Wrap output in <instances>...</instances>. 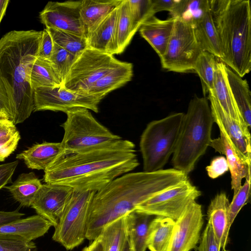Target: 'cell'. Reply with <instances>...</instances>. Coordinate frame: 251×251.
Returning a JSON list of instances; mask_svg holds the SVG:
<instances>
[{
  "label": "cell",
  "instance_id": "cell-39",
  "mask_svg": "<svg viewBox=\"0 0 251 251\" xmlns=\"http://www.w3.org/2000/svg\"><path fill=\"white\" fill-rule=\"evenodd\" d=\"M133 31L139 30L142 24L154 15L152 0H127Z\"/></svg>",
  "mask_w": 251,
  "mask_h": 251
},
{
  "label": "cell",
  "instance_id": "cell-16",
  "mask_svg": "<svg viewBox=\"0 0 251 251\" xmlns=\"http://www.w3.org/2000/svg\"><path fill=\"white\" fill-rule=\"evenodd\" d=\"M68 186L45 183L37 193L31 207L55 227L73 193Z\"/></svg>",
  "mask_w": 251,
  "mask_h": 251
},
{
  "label": "cell",
  "instance_id": "cell-47",
  "mask_svg": "<svg viewBox=\"0 0 251 251\" xmlns=\"http://www.w3.org/2000/svg\"><path fill=\"white\" fill-rule=\"evenodd\" d=\"M176 0H152V9L154 14L162 11L170 12L174 8Z\"/></svg>",
  "mask_w": 251,
  "mask_h": 251
},
{
  "label": "cell",
  "instance_id": "cell-29",
  "mask_svg": "<svg viewBox=\"0 0 251 251\" xmlns=\"http://www.w3.org/2000/svg\"><path fill=\"white\" fill-rule=\"evenodd\" d=\"M42 184L33 172L20 175L13 183L4 188L22 206L30 207Z\"/></svg>",
  "mask_w": 251,
  "mask_h": 251
},
{
  "label": "cell",
  "instance_id": "cell-14",
  "mask_svg": "<svg viewBox=\"0 0 251 251\" xmlns=\"http://www.w3.org/2000/svg\"><path fill=\"white\" fill-rule=\"evenodd\" d=\"M207 98L214 122L218 126L237 154L251 165V148L250 128L227 114L210 93Z\"/></svg>",
  "mask_w": 251,
  "mask_h": 251
},
{
  "label": "cell",
  "instance_id": "cell-21",
  "mask_svg": "<svg viewBox=\"0 0 251 251\" xmlns=\"http://www.w3.org/2000/svg\"><path fill=\"white\" fill-rule=\"evenodd\" d=\"M226 68V65L223 62L217 61L213 89L209 93L215 98L227 114L240 123L247 126L233 99L229 86Z\"/></svg>",
  "mask_w": 251,
  "mask_h": 251
},
{
  "label": "cell",
  "instance_id": "cell-11",
  "mask_svg": "<svg viewBox=\"0 0 251 251\" xmlns=\"http://www.w3.org/2000/svg\"><path fill=\"white\" fill-rule=\"evenodd\" d=\"M201 195V192L188 178L151 197L139 205L136 210L154 216L176 221L187 207Z\"/></svg>",
  "mask_w": 251,
  "mask_h": 251
},
{
  "label": "cell",
  "instance_id": "cell-46",
  "mask_svg": "<svg viewBox=\"0 0 251 251\" xmlns=\"http://www.w3.org/2000/svg\"><path fill=\"white\" fill-rule=\"evenodd\" d=\"M18 163V160H16L0 165V189L11 182L12 177Z\"/></svg>",
  "mask_w": 251,
  "mask_h": 251
},
{
  "label": "cell",
  "instance_id": "cell-4",
  "mask_svg": "<svg viewBox=\"0 0 251 251\" xmlns=\"http://www.w3.org/2000/svg\"><path fill=\"white\" fill-rule=\"evenodd\" d=\"M220 43V60L241 77L251 70V7L249 0H211Z\"/></svg>",
  "mask_w": 251,
  "mask_h": 251
},
{
  "label": "cell",
  "instance_id": "cell-25",
  "mask_svg": "<svg viewBox=\"0 0 251 251\" xmlns=\"http://www.w3.org/2000/svg\"><path fill=\"white\" fill-rule=\"evenodd\" d=\"M133 73L132 64L122 62L118 66L94 82L86 94L103 99L110 92L130 81Z\"/></svg>",
  "mask_w": 251,
  "mask_h": 251
},
{
  "label": "cell",
  "instance_id": "cell-51",
  "mask_svg": "<svg viewBox=\"0 0 251 251\" xmlns=\"http://www.w3.org/2000/svg\"><path fill=\"white\" fill-rule=\"evenodd\" d=\"M122 251H132L130 248L128 238L125 241Z\"/></svg>",
  "mask_w": 251,
  "mask_h": 251
},
{
  "label": "cell",
  "instance_id": "cell-32",
  "mask_svg": "<svg viewBox=\"0 0 251 251\" xmlns=\"http://www.w3.org/2000/svg\"><path fill=\"white\" fill-rule=\"evenodd\" d=\"M175 224L170 218L155 216L150 225L147 248L150 251H167Z\"/></svg>",
  "mask_w": 251,
  "mask_h": 251
},
{
  "label": "cell",
  "instance_id": "cell-9",
  "mask_svg": "<svg viewBox=\"0 0 251 251\" xmlns=\"http://www.w3.org/2000/svg\"><path fill=\"white\" fill-rule=\"evenodd\" d=\"M122 61L113 55L87 48L72 64L63 87L80 94H86L91 85Z\"/></svg>",
  "mask_w": 251,
  "mask_h": 251
},
{
  "label": "cell",
  "instance_id": "cell-34",
  "mask_svg": "<svg viewBox=\"0 0 251 251\" xmlns=\"http://www.w3.org/2000/svg\"><path fill=\"white\" fill-rule=\"evenodd\" d=\"M99 236L101 240L103 251H122L127 238L125 216L106 225Z\"/></svg>",
  "mask_w": 251,
  "mask_h": 251
},
{
  "label": "cell",
  "instance_id": "cell-13",
  "mask_svg": "<svg viewBox=\"0 0 251 251\" xmlns=\"http://www.w3.org/2000/svg\"><path fill=\"white\" fill-rule=\"evenodd\" d=\"M81 2L82 0L49 1L39 14L40 21L47 28L86 38L80 14Z\"/></svg>",
  "mask_w": 251,
  "mask_h": 251
},
{
  "label": "cell",
  "instance_id": "cell-37",
  "mask_svg": "<svg viewBox=\"0 0 251 251\" xmlns=\"http://www.w3.org/2000/svg\"><path fill=\"white\" fill-rule=\"evenodd\" d=\"M47 28L55 44L75 56L88 48L85 37L58 29Z\"/></svg>",
  "mask_w": 251,
  "mask_h": 251
},
{
  "label": "cell",
  "instance_id": "cell-1",
  "mask_svg": "<svg viewBox=\"0 0 251 251\" xmlns=\"http://www.w3.org/2000/svg\"><path fill=\"white\" fill-rule=\"evenodd\" d=\"M135 145L121 139L106 147L61 155L45 171V183L97 192L139 165Z\"/></svg>",
  "mask_w": 251,
  "mask_h": 251
},
{
  "label": "cell",
  "instance_id": "cell-42",
  "mask_svg": "<svg viewBox=\"0 0 251 251\" xmlns=\"http://www.w3.org/2000/svg\"><path fill=\"white\" fill-rule=\"evenodd\" d=\"M198 251H220L211 226L208 222L201 235Z\"/></svg>",
  "mask_w": 251,
  "mask_h": 251
},
{
  "label": "cell",
  "instance_id": "cell-2",
  "mask_svg": "<svg viewBox=\"0 0 251 251\" xmlns=\"http://www.w3.org/2000/svg\"><path fill=\"white\" fill-rule=\"evenodd\" d=\"M187 178L182 172L170 168L150 173H128L114 179L94 195L86 239L93 241L108 224Z\"/></svg>",
  "mask_w": 251,
  "mask_h": 251
},
{
  "label": "cell",
  "instance_id": "cell-17",
  "mask_svg": "<svg viewBox=\"0 0 251 251\" xmlns=\"http://www.w3.org/2000/svg\"><path fill=\"white\" fill-rule=\"evenodd\" d=\"M229 201L226 193L217 194L211 201L207 211L210 224L220 250L225 249L228 243L230 228L229 222Z\"/></svg>",
  "mask_w": 251,
  "mask_h": 251
},
{
  "label": "cell",
  "instance_id": "cell-50",
  "mask_svg": "<svg viewBox=\"0 0 251 251\" xmlns=\"http://www.w3.org/2000/svg\"><path fill=\"white\" fill-rule=\"evenodd\" d=\"M9 1V0H0V24L5 14Z\"/></svg>",
  "mask_w": 251,
  "mask_h": 251
},
{
  "label": "cell",
  "instance_id": "cell-8",
  "mask_svg": "<svg viewBox=\"0 0 251 251\" xmlns=\"http://www.w3.org/2000/svg\"><path fill=\"white\" fill-rule=\"evenodd\" d=\"M96 192L74 190L58 225L53 240L72 250L86 239L90 210Z\"/></svg>",
  "mask_w": 251,
  "mask_h": 251
},
{
  "label": "cell",
  "instance_id": "cell-44",
  "mask_svg": "<svg viewBox=\"0 0 251 251\" xmlns=\"http://www.w3.org/2000/svg\"><path fill=\"white\" fill-rule=\"evenodd\" d=\"M54 42L48 29L42 31L37 57L49 60L53 49Z\"/></svg>",
  "mask_w": 251,
  "mask_h": 251
},
{
  "label": "cell",
  "instance_id": "cell-38",
  "mask_svg": "<svg viewBox=\"0 0 251 251\" xmlns=\"http://www.w3.org/2000/svg\"><path fill=\"white\" fill-rule=\"evenodd\" d=\"M76 56L54 43L53 51L49 60L59 76L62 85Z\"/></svg>",
  "mask_w": 251,
  "mask_h": 251
},
{
  "label": "cell",
  "instance_id": "cell-20",
  "mask_svg": "<svg viewBox=\"0 0 251 251\" xmlns=\"http://www.w3.org/2000/svg\"><path fill=\"white\" fill-rule=\"evenodd\" d=\"M51 226L49 221L37 214L0 226V234L30 242L43 236Z\"/></svg>",
  "mask_w": 251,
  "mask_h": 251
},
{
  "label": "cell",
  "instance_id": "cell-28",
  "mask_svg": "<svg viewBox=\"0 0 251 251\" xmlns=\"http://www.w3.org/2000/svg\"><path fill=\"white\" fill-rule=\"evenodd\" d=\"M28 78L33 90L39 88L63 86L49 60L38 57H36L28 67Z\"/></svg>",
  "mask_w": 251,
  "mask_h": 251
},
{
  "label": "cell",
  "instance_id": "cell-48",
  "mask_svg": "<svg viewBox=\"0 0 251 251\" xmlns=\"http://www.w3.org/2000/svg\"><path fill=\"white\" fill-rule=\"evenodd\" d=\"M24 215L18 210L12 211H0V226L18 220Z\"/></svg>",
  "mask_w": 251,
  "mask_h": 251
},
{
  "label": "cell",
  "instance_id": "cell-52",
  "mask_svg": "<svg viewBox=\"0 0 251 251\" xmlns=\"http://www.w3.org/2000/svg\"><path fill=\"white\" fill-rule=\"evenodd\" d=\"M223 251H229V250H226V249H223Z\"/></svg>",
  "mask_w": 251,
  "mask_h": 251
},
{
  "label": "cell",
  "instance_id": "cell-27",
  "mask_svg": "<svg viewBox=\"0 0 251 251\" xmlns=\"http://www.w3.org/2000/svg\"><path fill=\"white\" fill-rule=\"evenodd\" d=\"M227 78L233 99L247 126H251V93L246 79L226 66Z\"/></svg>",
  "mask_w": 251,
  "mask_h": 251
},
{
  "label": "cell",
  "instance_id": "cell-23",
  "mask_svg": "<svg viewBox=\"0 0 251 251\" xmlns=\"http://www.w3.org/2000/svg\"><path fill=\"white\" fill-rule=\"evenodd\" d=\"M155 216L136 209L125 216L126 232L132 251H146L151 224Z\"/></svg>",
  "mask_w": 251,
  "mask_h": 251
},
{
  "label": "cell",
  "instance_id": "cell-26",
  "mask_svg": "<svg viewBox=\"0 0 251 251\" xmlns=\"http://www.w3.org/2000/svg\"><path fill=\"white\" fill-rule=\"evenodd\" d=\"M121 1L122 0H82L80 14L86 38Z\"/></svg>",
  "mask_w": 251,
  "mask_h": 251
},
{
  "label": "cell",
  "instance_id": "cell-41",
  "mask_svg": "<svg viewBox=\"0 0 251 251\" xmlns=\"http://www.w3.org/2000/svg\"><path fill=\"white\" fill-rule=\"evenodd\" d=\"M0 251H37V248L33 241L0 234Z\"/></svg>",
  "mask_w": 251,
  "mask_h": 251
},
{
  "label": "cell",
  "instance_id": "cell-30",
  "mask_svg": "<svg viewBox=\"0 0 251 251\" xmlns=\"http://www.w3.org/2000/svg\"><path fill=\"white\" fill-rule=\"evenodd\" d=\"M196 39L202 51L208 52L220 59V43L211 8L194 27Z\"/></svg>",
  "mask_w": 251,
  "mask_h": 251
},
{
  "label": "cell",
  "instance_id": "cell-24",
  "mask_svg": "<svg viewBox=\"0 0 251 251\" xmlns=\"http://www.w3.org/2000/svg\"><path fill=\"white\" fill-rule=\"evenodd\" d=\"M117 11L118 7L88 34V48L112 55L116 54L114 32Z\"/></svg>",
  "mask_w": 251,
  "mask_h": 251
},
{
  "label": "cell",
  "instance_id": "cell-7",
  "mask_svg": "<svg viewBox=\"0 0 251 251\" xmlns=\"http://www.w3.org/2000/svg\"><path fill=\"white\" fill-rule=\"evenodd\" d=\"M184 115L175 113L147 125L139 143L143 172L157 171L166 164L175 150Z\"/></svg>",
  "mask_w": 251,
  "mask_h": 251
},
{
  "label": "cell",
  "instance_id": "cell-15",
  "mask_svg": "<svg viewBox=\"0 0 251 251\" xmlns=\"http://www.w3.org/2000/svg\"><path fill=\"white\" fill-rule=\"evenodd\" d=\"M203 224L201 205L194 201L175 221L167 251H191L200 241Z\"/></svg>",
  "mask_w": 251,
  "mask_h": 251
},
{
  "label": "cell",
  "instance_id": "cell-6",
  "mask_svg": "<svg viewBox=\"0 0 251 251\" xmlns=\"http://www.w3.org/2000/svg\"><path fill=\"white\" fill-rule=\"evenodd\" d=\"M66 114L67 119L61 125L62 156L106 147L122 139L99 123L89 109L75 108Z\"/></svg>",
  "mask_w": 251,
  "mask_h": 251
},
{
  "label": "cell",
  "instance_id": "cell-5",
  "mask_svg": "<svg viewBox=\"0 0 251 251\" xmlns=\"http://www.w3.org/2000/svg\"><path fill=\"white\" fill-rule=\"evenodd\" d=\"M214 123L208 99L195 96L191 99L173 154L174 169L187 176L193 170L209 146Z\"/></svg>",
  "mask_w": 251,
  "mask_h": 251
},
{
  "label": "cell",
  "instance_id": "cell-49",
  "mask_svg": "<svg viewBox=\"0 0 251 251\" xmlns=\"http://www.w3.org/2000/svg\"><path fill=\"white\" fill-rule=\"evenodd\" d=\"M82 251H103L102 242L100 236L94 240L91 244L84 248Z\"/></svg>",
  "mask_w": 251,
  "mask_h": 251
},
{
  "label": "cell",
  "instance_id": "cell-22",
  "mask_svg": "<svg viewBox=\"0 0 251 251\" xmlns=\"http://www.w3.org/2000/svg\"><path fill=\"white\" fill-rule=\"evenodd\" d=\"M63 154L61 142H44L33 145L17 154L16 157L18 159L23 160L29 169L45 171Z\"/></svg>",
  "mask_w": 251,
  "mask_h": 251
},
{
  "label": "cell",
  "instance_id": "cell-45",
  "mask_svg": "<svg viewBox=\"0 0 251 251\" xmlns=\"http://www.w3.org/2000/svg\"><path fill=\"white\" fill-rule=\"evenodd\" d=\"M0 118L13 120V109L6 90L0 81Z\"/></svg>",
  "mask_w": 251,
  "mask_h": 251
},
{
  "label": "cell",
  "instance_id": "cell-36",
  "mask_svg": "<svg viewBox=\"0 0 251 251\" xmlns=\"http://www.w3.org/2000/svg\"><path fill=\"white\" fill-rule=\"evenodd\" d=\"M20 139L13 121L0 118V162L4 161L15 151Z\"/></svg>",
  "mask_w": 251,
  "mask_h": 251
},
{
  "label": "cell",
  "instance_id": "cell-19",
  "mask_svg": "<svg viewBox=\"0 0 251 251\" xmlns=\"http://www.w3.org/2000/svg\"><path fill=\"white\" fill-rule=\"evenodd\" d=\"M218 138L212 139L209 146L216 152L225 155L231 174V186L235 194L242 186V180L251 172V165L236 152L222 132Z\"/></svg>",
  "mask_w": 251,
  "mask_h": 251
},
{
  "label": "cell",
  "instance_id": "cell-3",
  "mask_svg": "<svg viewBox=\"0 0 251 251\" xmlns=\"http://www.w3.org/2000/svg\"><path fill=\"white\" fill-rule=\"evenodd\" d=\"M42 31L12 30L0 39V81L8 96L15 125L34 111L33 91L28 67L38 54Z\"/></svg>",
  "mask_w": 251,
  "mask_h": 251
},
{
  "label": "cell",
  "instance_id": "cell-43",
  "mask_svg": "<svg viewBox=\"0 0 251 251\" xmlns=\"http://www.w3.org/2000/svg\"><path fill=\"white\" fill-rule=\"evenodd\" d=\"M208 176L212 179L217 178L229 170L225 157L219 156L214 158L206 167Z\"/></svg>",
  "mask_w": 251,
  "mask_h": 251
},
{
  "label": "cell",
  "instance_id": "cell-31",
  "mask_svg": "<svg viewBox=\"0 0 251 251\" xmlns=\"http://www.w3.org/2000/svg\"><path fill=\"white\" fill-rule=\"evenodd\" d=\"M211 8V0H176L171 17L193 27Z\"/></svg>",
  "mask_w": 251,
  "mask_h": 251
},
{
  "label": "cell",
  "instance_id": "cell-33",
  "mask_svg": "<svg viewBox=\"0 0 251 251\" xmlns=\"http://www.w3.org/2000/svg\"><path fill=\"white\" fill-rule=\"evenodd\" d=\"M135 34L132 29L127 0H122L118 6L114 32L116 54L125 50Z\"/></svg>",
  "mask_w": 251,
  "mask_h": 251
},
{
  "label": "cell",
  "instance_id": "cell-10",
  "mask_svg": "<svg viewBox=\"0 0 251 251\" xmlns=\"http://www.w3.org/2000/svg\"><path fill=\"white\" fill-rule=\"evenodd\" d=\"M201 51L194 27L176 19L167 49L160 58L162 67L176 73L194 72L195 63Z\"/></svg>",
  "mask_w": 251,
  "mask_h": 251
},
{
  "label": "cell",
  "instance_id": "cell-40",
  "mask_svg": "<svg viewBox=\"0 0 251 251\" xmlns=\"http://www.w3.org/2000/svg\"><path fill=\"white\" fill-rule=\"evenodd\" d=\"M245 183L237 193L233 195L229 206V222L232 225L241 208L248 202L250 197L251 172L245 177Z\"/></svg>",
  "mask_w": 251,
  "mask_h": 251
},
{
  "label": "cell",
  "instance_id": "cell-18",
  "mask_svg": "<svg viewBox=\"0 0 251 251\" xmlns=\"http://www.w3.org/2000/svg\"><path fill=\"white\" fill-rule=\"evenodd\" d=\"M175 22L176 19L173 17L163 20L153 16L144 22L138 30L160 58L167 49Z\"/></svg>",
  "mask_w": 251,
  "mask_h": 251
},
{
  "label": "cell",
  "instance_id": "cell-35",
  "mask_svg": "<svg viewBox=\"0 0 251 251\" xmlns=\"http://www.w3.org/2000/svg\"><path fill=\"white\" fill-rule=\"evenodd\" d=\"M217 60L212 54L202 51L199 55L194 66V73L199 76L204 96L213 89V82Z\"/></svg>",
  "mask_w": 251,
  "mask_h": 251
},
{
  "label": "cell",
  "instance_id": "cell-12",
  "mask_svg": "<svg viewBox=\"0 0 251 251\" xmlns=\"http://www.w3.org/2000/svg\"><path fill=\"white\" fill-rule=\"evenodd\" d=\"M33 91L34 111L50 110L66 113L75 108H84L94 112L99 111L102 99L69 91L63 86L43 87Z\"/></svg>",
  "mask_w": 251,
  "mask_h": 251
}]
</instances>
